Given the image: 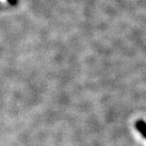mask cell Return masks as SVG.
I'll use <instances>...</instances> for the list:
<instances>
[{
  "label": "cell",
  "instance_id": "obj_1",
  "mask_svg": "<svg viewBox=\"0 0 146 146\" xmlns=\"http://www.w3.org/2000/svg\"><path fill=\"white\" fill-rule=\"evenodd\" d=\"M137 129L139 130V133H141V135L146 139V122H143L142 120H139L136 123Z\"/></svg>",
  "mask_w": 146,
  "mask_h": 146
}]
</instances>
